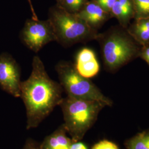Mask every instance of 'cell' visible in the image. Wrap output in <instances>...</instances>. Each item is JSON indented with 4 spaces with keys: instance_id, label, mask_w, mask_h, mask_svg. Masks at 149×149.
Masks as SVG:
<instances>
[{
    "instance_id": "ac0fdd59",
    "label": "cell",
    "mask_w": 149,
    "mask_h": 149,
    "mask_svg": "<svg viewBox=\"0 0 149 149\" xmlns=\"http://www.w3.org/2000/svg\"><path fill=\"white\" fill-rule=\"evenodd\" d=\"M96 2L98 5L100 6L105 11L110 13L111 10L112 9L114 3L117 0H93Z\"/></svg>"
},
{
    "instance_id": "8992f818",
    "label": "cell",
    "mask_w": 149,
    "mask_h": 149,
    "mask_svg": "<svg viewBox=\"0 0 149 149\" xmlns=\"http://www.w3.org/2000/svg\"><path fill=\"white\" fill-rule=\"evenodd\" d=\"M22 43L33 52L38 53L45 45L56 41L49 21L28 19L19 36Z\"/></svg>"
},
{
    "instance_id": "ffe728a7",
    "label": "cell",
    "mask_w": 149,
    "mask_h": 149,
    "mask_svg": "<svg viewBox=\"0 0 149 149\" xmlns=\"http://www.w3.org/2000/svg\"><path fill=\"white\" fill-rule=\"evenodd\" d=\"M69 149H88L85 144L80 141H72L70 145Z\"/></svg>"
},
{
    "instance_id": "7c38bea8",
    "label": "cell",
    "mask_w": 149,
    "mask_h": 149,
    "mask_svg": "<svg viewBox=\"0 0 149 149\" xmlns=\"http://www.w3.org/2000/svg\"><path fill=\"white\" fill-rule=\"evenodd\" d=\"M134 31L136 37L141 42H149V17L138 18Z\"/></svg>"
},
{
    "instance_id": "d6986e66",
    "label": "cell",
    "mask_w": 149,
    "mask_h": 149,
    "mask_svg": "<svg viewBox=\"0 0 149 149\" xmlns=\"http://www.w3.org/2000/svg\"><path fill=\"white\" fill-rule=\"evenodd\" d=\"M22 149H40V144L32 139H28Z\"/></svg>"
},
{
    "instance_id": "5b68a950",
    "label": "cell",
    "mask_w": 149,
    "mask_h": 149,
    "mask_svg": "<svg viewBox=\"0 0 149 149\" xmlns=\"http://www.w3.org/2000/svg\"><path fill=\"white\" fill-rule=\"evenodd\" d=\"M101 39L102 52L104 64L114 69L127 62L135 53L136 49L127 38L117 34H111Z\"/></svg>"
},
{
    "instance_id": "6da1fadb",
    "label": "cell",
    "mask_w": 149,
    "mask_h": 149,
    "mask_svg": "<svg viewBox=\"0 0 149 149\" xmlns=\"http://www.w3.org/2000/svg\"><path fill=\"white\" fill-rule=\"evenodd\" d=\"M63 92L60 83L49 77L42 60L35 56L31 74L21 84L20 97L26 109L27 130L38 127L59 106Z\"/></svg>"
},
{
    "instance_id": "52a82bcc",
    "label": "cell",
    "mask_w": 149,
    "mask_h": 149,
    "mask_svg": "<svg viewBox=\"0 0 149 149\" xmlns=\"http://www.w3.org/2000/svg\"><path fill=\"white\" fill-rule=\"evenodd\" d=\"M21 68L10 54H0V87L6 92L18 98L21 96Z\"/></svg>"
},
{
    "instance_id": "30bf717a",
    "label": "cell",
    "mask_w": 149,
    "mask_h": 149,
    "mask_svg": "<svg viewBox=\"0 0 149 149\" xmlns=\"http://www.w3.org/2000/svg\"><path fill=\"white\" fill-rule=\"evenodd\" d=\"M63 124L44 139L40 149H69L72 140L67 135Z\"/></svg>"
},
{
    "instance_id": "4fadbf2b",
    "label": "cell",
    "mask_w": 149,
    "mask_h": 149,
    "mask_svg": "<svg viewBox=\"0 0 149 149\" xmlns=\"http://www.w3.org/2000/svg\"><path fill=\"white\" fill-rule=\"evenodd\" d=\"M138 18L149 17V0H132Z\"/></svg>"
},
{
    "instance_id": "e0dca14e",
    "label": "cell",
    "mask_w": 149,
    "mask_h": 149,
    "mask_svg": "<svg viewBox=\"0 0 149 149\" xmlns=\"http://www.w3.org/2000/svg\"><path fill=\"white\" fill-rule=\"evenodd\" d=\"M122 6L125 16L129 17L133 12V6L132 0H118Z\"/></svg>"
},
{
    "instance_id": "9c48e42d",
    "label": "cell",
    "mask_w": 149,
    "mask_h": 149,
    "mask_svg": "<svg viewBox=\"0 0 149 149\" xmlns=\"http://www.w3.org/2000/svg\"><path fill=\"white\" fill-rule=\"evenodd\" d=\"M76 15L91 28L96 29L106 21L110 13L92 0L88 1Z\"/></svg>"
},
{
    "instance_id": "8fae6325",
    "label": "cell",
    "mask_w": 149,
    "mask_h": 149,
    "mask_svg": "<svg viewBox=\"0 0 149 149\" xmlns=\"http://www.w3.org/2000/svg\"><path fill=\"white\" fill-rule=\"evenodd\" d=\"M124 145L127 149H149V129L128 139Z\"/></svg>"
},
{
    "instance_id": "277c9868",
    "label": "cell",
    "mask_w": 149,
    "mask_h": 149,
    "mask_svg": "<svg viewBox=\"0 0 149 149\" xmlns=\"http://www.w3.org/2000/svg\"><path fill=\"white\" fill-rule=\"evenodd\" d=\"M59 83L67 96L76 98L100 102L112 106V101L88 79L81 76L70 61H61L55 66Z\"/></svg>"
},
{
    "instance_id": "7a4b0ae2",
    "label": "cell",
    "mask_w": 149,
    "mask_h": 149,
    "mask_svg": "<svg viewBox=\"0 0 149 149\" xmlns=\"http://www.w3.org/2000/svg\"><path fill=\"white\" fill-rule=\"evenodd\" d=\"M59 106L63 114L64 127L72 141L76 142L84 138L106 106L100 102L67 96L63 98Z\"/></svg>"
},
{
    "instance_id": "3957f363",
    "label": "cell",
    "mask_w": 149,
    "mask_h": 149,
    "mask_svg": "<svg viewBox=\"0 0 149 149\" xmlns=\"http://www.w3.org/2000/svg\"><path fill=\"white\" fill-rule=\"evenodd\" d=\"M48 19L53 27L56 42L65 48L97 37L96 29L76 14L70 13L58 4L50 8Z\"/></svg>"
},
{
    "instance_id": "2e32d148",
    "label": "cell",
    "mask_w": 149,
    "mask_h": 149,
    "mask_svg": "<svg viewBox=\"0 0 149 149\" xmlns=\"http://www.w3.org/2000/svg\"><path fill=\"white\" fill-rule=\"evenodd\" d=\"M91 149H119L117 145L108 140H103L95 144Z\"/></svg>"
},
{
    "instance_id": "44dd1931",
    "label": "cell",
    "mask_w": 149,
    "mask_h": 149,
    "mask_svg": "<svg viewBox=\"0 0 149 149\" xmlns=\"http://www.w3.org/2000/svg\"><path fill=\"white\" fill-rule=\"evenodd\" d=\"M143 56L145 60L149 64V47L144 50L143 53Z\"/></svg>"
},
{
    "instance_id": "7402d4cb",
    "label": "cell",
    "mask_w": 149,
    "mask_h": 149,
    "mask_svg": "<svg viewBox=\"0 0 149 149\" xmlns=\"http://www.w3.org/2000/svg\"><path fill=\"white\" fill-rule=\"evenodd\" d=\"M28 1L29 2V6H30V8H31V12H32V15H33L32 17V18H33L34 19H37L38 18L37 16V15H36V13L35 12V11L34 10L33 6L32 5L31 0H28Z\"/></svg>"
},
{
    "instance_id": "9a60e30c",
    "label": "cell",
    "mask_w": 149,
    "mask_h": 149,
    "mask_svg": "<svg viewBox=\"0 0 149 149\" xmlns=\"http://www.w3.org/2000/svg\"><path fill=\"white\" fill-rule=\"evenodd\" d=\"M110 14H112V15L116 17L120 20L124 21L127 19V17L125 16L122 6L118 0L116 1V2L113 6L110 12Z\"/></svg>"
},
{
    "instance_id": "ba28073f",
    "label": "cell",
    "mask_w": 149,
    "mask_h": 149,
    "mask_svg": "<svg viewBox=\"0 0 149 149\" xmlns=\"http://www.w3.org/2000/svg\"><path fill=\"white\" fill-rule=\"evenodd\" d=\"M74 65L75 69L81 76L88 79L96 76L100 70L96 54L89 48L80 50L76 56Z\"/></svg>"
},
{
    "instance_id": "5bb4252c",
    "label": "cell",
    "mask_w": 149,
    "mask_h": 149,
    "mask_svg": "<svg viewBox=\"0 0 149 149\" xmlns=\"http://www.w3.org/2000/svg\"><path fill=\"white\" fill-rule=\"evenodd\" d=\"M88 0H65L61 6L70 13L76 14L82 8Z\"/></svg>"
},
{
    "instance_id": "603a6c76",
    "label": "cell",
    "mask_w": 149,
    "mask_h": 149,
    "mask_svg": "<svg viewBox=\"0 0 149 149\" xmlns=\"http://www.w3.org/2000/svg\"><path fill=\"white\" fill-rule=\"evenodd\" d=\"M65 0H56V4L59 5H61L62 3L64 2Z\"/></svg>"
}]
</instances>
